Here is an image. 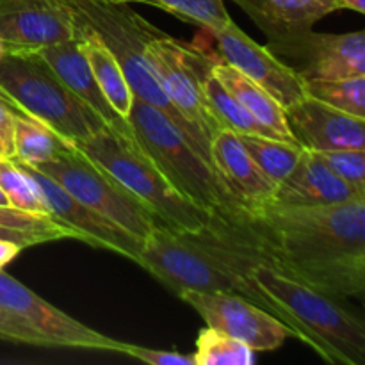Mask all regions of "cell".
Returning a JSON list of instances; mask_svg holds the SVG:
<instances>
[{
	"label": "cell",
	"mask_w": 365,
	"mask_h": 365,
	"mask_svg": "<svg viewBox=\"0 0 365 365\" xmlns=\"http://www.w3.org/2000/svg\"><path fill=\"white\" fill-rule=\"evenodd\" d=\"M25 166V164H21ZM36 184L41 189V195L45 198L46 207H48L50 217L59 221L61 225L73 228L78 234L82 242L89 246H95L100 250H109V252L123 255L125 259L134 260L138 259L141 252L143 242L138 241L134 235L128 234L120 225L113 223L110 220L103 217L96 210L89 209L84 203L75 200L66 189L61 187L56 180L43 175L32 166H25Z\"/></svg>",
	"instance_id": "9a60e30c"
},
{
	"label": "cell",
	"mask_w": 365,
	"mask_h": 365,
	"mask_svg": "<svg viewBox=\"0 0 365 365\" xmlns=\"http://www.w3.org/2000/svg\"><path fill=\"white\" fill-rule=\"evenodd\" d=\"M159 7L185 24L202 27L210 36L232 21L223 0H130Z\"/></svg>",
	"instance_id": "4316f807"
},
{
	"label": "cell",
	"mask_w": 365,
	"mask_h": 365,
	"mask_svg": "<svg viewBox=\"0 0 365 365\" xmlns=\"http://www.w3.org/2000/svg\"><path fill=\"white\" fill-rule=\"evenodd\" d=\"M116 2H128V4H130V0H116Z\"/></svg>",
	"instance_id": "ab89813d"
},
{
	"label": "cell",
	"mask_w": 365,
	"mask_h": 365,
	"mask_svg": "<svg viewBox=\"0 0 365 365\" xmlns=\"http://www.w3.org/2000/svg\"><path fill=\"white\" fill-rule=\"evenodd\" d=\"M259 264L334 298L365 291V198L316 207L266 205L232 221Z\"/></svg>",
	"instance_id": "6da1fadb"
},
{
	"label": "cell",
	"mask_w": 365,
	"mask_h": 365,
	"mask_svg": "<svg viewBox=\"0 0 365 365\" xmlns=\"http://www.w3.org/2000/svg\"><path fill=\"white\" fill-rule=\"evenodd\" d=\"M14 107L6 96L0 93V146L4 148L7 159L14 157V146H13V118H14Z\"/></svg>",
	"instance_id": "836d02e7"
},
{
	"label": "cell",
	"mask_w": 365,
	"mask_h": 365,
	"mask_svg": "<svg viewBox=\"0 0 365 365\" xmlns=\"http://www.w3.org/2000/svg\"><path fill=\"white\" fill-rule=\"evenodd\" d=\"M2 159H7V157H6V153H4V148L0 146V160H2Z\"/></svg>",
	"instance_id": "f35d334b"
},
{
	"label": "cell",
	"mask_w": 365,
	"mask_h": 365,
	"mask_svg": "<svg viewBox=\"0 0 365 365\" xmlns=\"http://www.w3.org/2000/svg\"><path fill=\"white\" fill-rule=\"evenodd\" d=\"M203 95H205L207 106L217 127L230 130L234 134H257L267 135V138H277L271 130L259 123L241 103L235 100V96L217 81L212 73V64L203 75ZM280 139V138H277Z\"/></svg>",
	"instance_id": "cb8c5ba5"
},
{
	"label": "cell",
	"mask_w": 365,
	"mask_h": 365,
	"mask_svg": "<svg viewBox=\"0 0 365 365\" xmlns=\"http://www.w3.org/2000/svg\"><path fill=\"white\" fill-rule=\"evenodd\" d=\"M0 93L14 109L41 121L71 146L107 128L38 52L6 53L0 59Z\"/></svg>",
	"instance_id": "52a82bcc"
},
{
	"label": "cell",
	"mask_w": 365,
	"mask_h": 365,
	"mask_svg": "<svg viewBox=\"0 0 365 365\" xmlns=\"http://www.w3.org/2000/svg\"><path fill=\"white\" fill-rule=\"evenodd\" d=\"M0 207H11L9 205V200H7L6 192L2 191V187H0Z\"/></svg>",
	"instance_id": "8d00e7d4"
},
{
	"label": "cell",
	"mask_w": 365,
	"mask_h": 365,
	"mask_svg": "<svg viewBox=\"0 0 365 365\" xmlns=\"http://www.w3.org/2000/svg\"><path fill=\"white\" fill-rule=\"evenodd\" d=\"M75 148L139 200L160 227L173 232H198L216 220L173 187L155 160L139 145L134 132L103 128Z\"/></svg>",
	"instance_id": "5b68a950"
},
{
	"label": "cell",
	"mask_w": 365,
	"mask_h": 365,
	"mask_svg": "<svg viewBox=\"0 0 365 365\" xmlns=\"http://www.w3.org/2000/svg\"><path fill=\"white\" fill-rule=\"evenodd\" d=\"M359 196L341 177L334 173L316 152L303 150L294 170L277 184L267 205L316 207L349 202Z\"/></svg>",
	"instance_id": "d6986e66"
},
{
	"label": "cell",
	"mask_w": 365,
	"mask_h": 365,
	"mask_svg": "<svg viewBox=\"0 0 365 365\" xmlns=\"http://www.w3.org/2000/svg\"><path fill=\"white\" fill-rule=\"evenodd\" d=\"M64 2L70 7L75 25L95 32L100 41L116 57L134 93V98L152 103L157 109L166 113L207 157L196 135L168 100L150 61V43L163 34V31L153 27L146 18L130 9L128 2H116V0H64Z\"/></svg>",
	"instance_id": "8992f818"
},
{
	"label": "cell",
	"mask_w": 365,
	"mask_h": 365,
	"mask_svg": "<svg viewBox=\"0 0 365 365\" xmlns=\"http://www.w3.org/2000/svg\"><path fill=\"white\" fill-rule=\"evenodd\" d=\"M267 36L269 45L312 31L314 25L339 11L335 0H232Z\"/></svg>",
	"instance_id": "ffe728a7"
},
{
	"label": "cell",
	"mask_w": 365,
	"mask_h": 365,
	"mask_svg": "<svg viewBox=\"0 0 365 365\" xmlns=\"http://www.w3.org/2000/svg\"><path fill=\"white\" fill-rule=\"evenodd\" d=\"M135 264L177 296L187 291L241 296L284 323L280 310L250 277L259 259L230 223L212 220L198 232L155 227Z\"/></svg>",
	"instance_id": "7a4b0ae2"
},
{
	"label": "cell",
	"mask_w": 365,
	"mask_h": 365,
	"mask_svg": "<svg viewBox=\"0 0 365 365\" xmlns=\"http://www.w3.org/2000/svg\"><path fill=\"white\" fill-rule=\"evenodd\" d=\"M39 56L48 63V66L56 71L57 77L63 81V84L84 103L88 109H91L100 120L103 121L107 128L121 132H132L130 121L123 120L116 110L110 107L107 98L103 96L102 89L98 88L89 68L86 53L82 50L81 38L75 34V38L66 41L53 43L39 50Z\"/></svg>",
	"instance_id": "ac0fdd59"
},
{
	"label": "cell",
	"mask_w": 365,
	"mask_h": 365,
	"mask_svg": "<svg viewBox=\"0 0 365 365\" xmlns=\"http://www.w3.org/2000/svg\"><path fill=\"white\" fill-rule=\"evenodd\" d=\"M75 29H77V36L81 38V45L89 63V68L95 75L96 84L102 89L103 96L110 103V107L123 120L128 121L132 102H134V93H132L130 86H128L127 78L121 71L120 63L109 52V48L100 41L95 32L78 27V25H75Z\"/></svg>",
	"instance_id": "7402d4cb"
},
{
	"label": "cell",
	"mask_w": 365,
	"mask_h": 365,
	"mask_svg": "<svg viewBox=\"0 0 365 365\" xmlns=\"http://www.w3.org/2000/svg\"><path fill=\"white\" fill-rule=\"evenodd\" d=\"M196 365H252L255 351L237 339L225 335L214 328H203L196 339L192 353Z\"/></svg>",
	"instance_id": "83f0119b"
},
{
	"label": "cell",
	"mask_w": 365,
	"mask_h": 365,
	"mask_svg": "<svg viewBox=\"0 0 365 365\" xmlns=\"http://www.w3.org/2000/svg\"><path fill=\"white\" fill-rule=\"evenodd\" d=\"M148 56L168 100L210 159V141L220 127L203 95V75L212 64V53L163 32L150 43Z\"/></svg>",
	"instance_id": "9c48e42d"
},
{
	"label": "cell",
	"mask_w": 365,
	"mask_h": 365,
	"mask_svg": "<svg viewBox=\"0 0 365 365\" xmlns=\"http://www.w3.org/2000/svg\"><path fill=\"white\" fill-rule=\"evenodd\" d=\"M178 298L191 305L207 327L237 339L255 353L274 351L287 337H292L291 330L278 317L241 296L187 291Z\"/></svg>",
	"instance_id": "8fae6325"
},
{
	"label": "cell",
	"mask_w": 365,
	"mask_h": 365,
	"mask_svg": "<svg viewBox=\"0 0 365 365\" xmlns=\"http://www.w3.org/2000/svg\"><path fill=\"white\" fill-rule=\"evenodd\" d=\"M0 339L11 342H18V344H31L38 346V348H53L52 342L46 337H43L38 330L14 316L13 312L0 307Z\"/></svg>",
	"instance_id": "1f68e13d"
},
{
	"label": "cell",
	"mask_w": 365,
	"mask_h": 365,
	"mask_svg": "<svg viewBox=\"0 0 365 365\" xmlns=\"http://www.w3.org/2000/svg\"><path fill=\"white\" fill-rule=\"evenodd\" d=\"M0 307L31 324L52 342L53 348H81L109 353H125L127 349V342L107 337L73 319L4 269H0Z\"/></svg>",
	"instance_id": "30bf717a"
},
{
	"label": "cell",
	"mask_w": 365,
	"mask_h": 365,
	"mask_svg": "<svg viewBox=\"0 0 365 365\" xmlns=\"http://www.w3.org/2000/svg\"><path fill=\"white\" fill-rule=\"evenodd\" d=\"M212 73L262 127H266L267 130H271L277 138L284 139V141L296 143V139L291 134V128H289L285 109L266 89L250 81L246 75L235 70L234 66L221 61L216 53H212Z\"/></svg>",
	"instance_id": "44dd1931"
},
{
	"label": "cell",
	"mask_w": 365,
	"mask_h": 365,
	"mask_svg": "<svg viewBox=\"0 0 365 365\" xmlns=\"http://www.w3.org/2000/svg\"><path fill=\"white\" fill-rule=\"evenodd\" d=\"M274 56L294 61L303 81H335L365 75L364 31L319 34L309 31L287 41L267 45Z\"/></svg>",
	"instance_id": "4fadbf2b"
},
{
	"label": "cell",
	"mask_w": 365,
	"mask_h": 365,
	"mask_svg": "<svg viewBox=\"0 0 365 365\" xmlns=\"http://www.w3.org/2000/svg\"><path fill=\"white\" fill-rule=\"evenodd\" d=\"M316 153L356 195L365 196V150L344 148Z\"/></svg>",
	"instance_id": "4dcf8cb0"
},
{
	"label": "cell",
	"mask_w": 365,
	"mask_h": 365,
	"mask_svg": "<svg viewBox=\"0 0 365 365\" xmlns=\"http://www.w3.org/2000/svg\"><path fill=\"white\" fill-rule=\"evenodd\" d=\"M339 9H351L355 13H365V0H335Z\"/></svg>",
	"instance_id": "d590c367"
},
{
	"label": "cell",
	"mask_w": 365,
	"mask_h": 365,
	"mask_svg": "<svg viewBox=\"0 0 365 365\" xmlns=\"http://www.w3.org/2000/svg\"><path fill=\"white\" fill-rule=\"evenodd\" d=\"M210 163L248 212H257L273 198L277 184L248 155L237 134L220 128L210 141Z\"/></svg>",
	"instance_id": "e0dca14e"
},
{
	"label": "cell",
	"mask_w": 365,
	"mask_h": 365,
	"mask_svg": "<svg viewBox=\"0 0 365 365\" xmlns=\"http://www.w3.org/2000/svg\"><path fill=\"white\" fill-rule=\"evenodd\" d=\"M0 187L6 192L13 209L50 216L39 185L36 184L27 168L14 159L0 160Z\"/></svg>",
	"instance_id": "484cf974"
},
{
	"label": "cell",
	"mask_w": 365,
	"mask_h": 365,
	"mask_svg": "<svg viewBox=\"0 0 365 365\" xmlns=\"http://www.w3.org/2000/svg\"><path fill=\"white\" fill-rule=\"evenodd\" d=\"M21 246L16 245V242L6 241V239H0V269L7 266L9 262H13L21 252Z\"/></svg>",
	"instance_id": "e575fe53"
},
{
	"label": "cell",
	"mask_w": 365,
	"mask_h": 365,
	"mask_svg": "<svg viewBox=\"0 0 365 365\" xmlns=\"http://www.w3.org/2000/svg\"><path fill=\"white\" fill-rule=\"evenodd\" d=\"M32 168L56 180L86 207L120 225L138 241L145 242L153 228L160 227L153 214L139 200L125 191L114 178L100 170L75 146L66 148L48 163Z\"/></svg>",
	"instance_id": "ba28073f"
},
{
	"label": "cell",
	"mask_w": 365,
	"mask_h": 365,
	"mask_svg": "<svg viewBox=\"0 0 365 365\" xmlns=\"http://www.w3.org/2000/svg\"><path fill=\"white\" fill-rule=\"evenodd\" d=\"M292 138L310 152L365 150V118L344 113L307 93L285 109Z\"/></svg>",
	"instance_id": "2e32d148"
},
{
	"label": "cell",
	"mask_w": 365,
	"mask_h": 365,
	"mask_svg": "<svg viewBox=\"0 0 365 365\" xmlns=\"http://www.w3.org/2000/svg\"><path fill=\"white\" fill-rule=\"evenodd\" d=\"M75 34L64 0H0V41L7 53L39 52Z\"/></svg>",
	"instance_id": "5bb4252c"
},
{
	"label": "cell",
	"mask_w": 365,
	"mask_h": 365,
	"mask_svg": "<svg viewBox=\"0 0 365 365\" xmlns=\"http://www.w3.org/2000/svg\"><path fill=\"white\" fill-rule=\"evenodd\" d=\"M13 146V159L16 163L25 164V166H38V164L52 160L71 145L63 141L52 128L43 125L41 121L20 110H14Z\"/></svg>",
	"instance_id": "603a6c76"
},
{
	"label": "cell",
	"mask_w": 365,
	"mask_h": 365,
	"mask_svg": "<svg viewBox=\"0 0 365 365\" xmlns=\"http://www.w3.org/2000/svg\"><path fill=\"white\" fill-rule=\"evenodd\" d=\"M6 53H7V50H6V45H4V43L0 41V59H2V57L6 56Z\"/></svg>",
	"instance_id": "74e56055"
},
{
	"label": "cell",
	"mask_w": 365,
	"mask_h": 365,
	"mask_svg": "<svg viewBox=\"0 0 365 365\" xmlns=\"http://www.w3.org/2000/svg\"><path fill=\"white\" fill-rule=\"evenodd\" d=\"M248 155L274 184H280L298 164L303 150L298 143L257 134H237Z\"/></svg>",
	"instance_id": "d4e9b609"
},
{
	"label": "cell",
	"mask_w": 365,
	"mask_h": 365,
	"mask_svg": "<svg viewBox=\"0 0 365 365\" xmlns=\"http://www.w3.org/2000/svg\"><path fill=\"white\" fill-rule=\"evenodd\" d=\"M216 41V56L234 66L242 75L266 89L284 109L291 107L307 95L302 75L280 61L267 46L253 41L234 20L212 34Z\"/></svg>",
	"instance_id": "7c38bea8"
},
{
	"label": "cell",
	"mask_w": 365,
	"mask_h": 365,
	"mask_svg": "<svg viewBox=\"0 0 365 365\" xmlns=\"http://www.w3.org/2000/svg\"><path fill=\"white\" fill-rule=\"evenodd\" d=\"M309 95L344 113L365 118V75L335 78V81H307Z\"/></svg>",
	"instance_id": "f1b7e54d"
},
{
	"label": "cell",
	"mask_w": 365,
	"mask_h": 365,
	"mask_svg": "<svg viewBox=\"0 0 365 365\" xmlns=\"http://www.w3.org/2000/svg\"><path fill=\"white\" fill-rule=\"evenodd\" d=\"M0 228L29 234L38 239L39 242L61 241V239H77L81 241L73 228L61 225L50 216L43 214L25 212V210L13 209V207H0Z\"/></svg>",
	"instance_id": "f546056e"
},
{
	"label": "cell",
	"mask_w": 365,
	"mask_h": 365,
	"mask_svg": "<svg viewBox=\"0 0 365 365\" xmlns=\"http://www.w3.org/2000/svg\"><path fill=\"white\" fill-rule=\"evenodd\" d=\"M128 121L139 145L192 205L225 223L237 221L248 214L212 163L166 113L152 103L134 98Z\"/></svg>",
	"instance_id": "3957f363"
},
{
	"label": "cell",
	"mask_w": 365,
	"mask_h": 365,
	"mask_svg": "<svg viewBox=\"0 0 365 365\" xmlns=\"http://www.w3.org/2000/svg\"><path fill=\"white\" fill-rule=\"evenodd\" d=\"M123 355L134 356V359L141 360V362L152 365H196L192 355H182V353L177 351H163V349H148L134 344H127Z\"/></svg>",
	"instance_id": "d6a6232c"
},
{
	"label": "cell",
	"mask_w": 365,
	"mask_h": 365,
	"mask_svg": "<svg viewBox=\"0 0 365 365\" xmlns=\"http://www.w3.org/2000/svg\"><path fill=\"white\" fill-rule=\"evenodd\" d=\"M250 277L282 312L291 334L327 362L364 365L365 327L337 298L257 264Z\"/></svg>",
	"instance_id": "277c9868"
}]
</instances>
